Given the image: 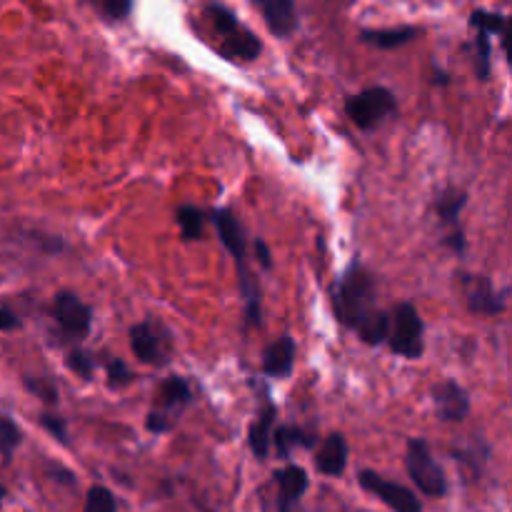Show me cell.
I'll list each match as a JSON object with an SVG mask.
<instances>
[{
    "mask_svg": "<svg viewBox=\"0 0 512 512\" xmlns=\"http://www.w3.org/2000/svg\"><path fill=\"white\" fill-rule=\"evenodd\" d=\"M330 303L338 323L355 330L365 345H383L388 340L390 315L378 308V280L363 263L353 260L330 288Z\"/></svg>",
    "mask_w": 512,
    "mask_h": 512,
    "instance_id": "1",
    "label": "cell"
},
{
    "mask_svg": "<svg viewBox=\"0 0 512 512\" xmlns=\"http://www.w3.org/2000/svg\"><path fill=\"white\" fill-rule=\"evenodd\" d=\"M208 218L213 220L215 230H218L220 243L225 245V250L233 255L235 265H238V285L245 300V318H248V323L260 325V290L255 278L250 275L248 265H245V258H248V235H245L243 223H240L238 215L230 208L210 210Z\"/></svg>",
    "mask_w": 512,
    "mask_h": 512,
    "instance_id": "2",
    "label": "cell"
},
{
    "mask_svg": "<svg viewBox=\"0 0 512 512\" xmlns=\"http://www.w3.org/2000/svg\"><path fill=\"white\" fill-rule=\"evenodd\" d=\"M205 18H208L215 35L220 38L218 53L223 55V58L243 60V63L260 58V53H263L260 38L253 30H248L240 23L238 15H235L228 5H223L220 0H208V3H205Z\"/></svg>",
    "mask_w": 512,
    "mask_h": 512,
    "instance_id": "3",
    "label": "cell"
},
{
    "mask_svg": "<svg viewBox=\"0 0 512 512\" xmlns=\"http://www.w3.org/2000/svg\"><path fill=\"white\" fill-rule=\"evenodd\" d=\"M193 403V388L185 378L178 375H170L160 383L158 388V400L150 408L148 418H145V428L153 435H165L178 425L180 415L185 413V408Z\"/></svg>",
    "mask_w": 512,
    "mask_h": 512,
    "instance_id": "4",
    "label": "cell"
},
{
    "mask_svg": "<svg viewBox=\"0 0 512 512\" xmlns=\"http://www.w3.org/2000/svg\"><path fill=\"white\" fill-rule=\"evenodd\" d=\"M405 470H408L415 488L423 495H428V498H445L448 495V478H445L443 468H440L438 460L430 453L428 440H408V448H405Z\"/></svg>",
    "mask_w": 512,
    "mask_h": 512,
    "instance_id": "5",
    "label": "cell"
},
{
    "mask_svg": "<svg viewBox=\"0 0 512 512\" xmlns=\"http://www.w3.org/2000/svg\"><path fill=\"white\" fill-rule=\"evenodd\" d=\"M398 113V98L385 85L360 90L358 95H350L345 100V115L358 125L360 130H375Z\"/></svg>",
    "mask_w": 512,
    "mask_h": 512,
    "instance_id": "6",
    "label": "cell"
},
{
    "mask_svg": "<svg viewBox=\"0 0 512 512\" xmlns=\"http://www.w3.org/2000/svg\"><path fill=\"white\" fill-rule=\"evenodd\" d=\"M393 355L405 360H418L425 353V325L413 303H400L390 318L388 340Z\"/></svg>",
    "mask_w": 512,
    "mask_h": 512,
    "instance_id": "7",
    "label": "cell"
},
{
    "mask_svg": "<svg viewBox=\"0 0 512 512\" xmlns=\"http://www.w3.org/2000/svg\"><path fill=\"white\" fill-rule=\"evenodd\" d=\"M130 350L135 358L153 368H165L173 358V335L158 320H143L135 323L128 333Z\"/></svg>",
    "mask_w": 512,
    "mask_h": 512,
    "instance_id": "8",
    "label": "cell"
},
{
    "mask_svg": "<svg viewBox=\"0 0 512 512\" xmlns=\"http://www.w3.org/2000/svg\"><path fill=\"white\" fill-rule=\"evenodd\" d=\"M460 288H463L465 305L473 315H485L495 318L508 308V290L495 288L490 275L478 273H460Z\"/></svg>",
    "mask_w": 512,
    "mask_h": 512,
    "instance_id": "9",
    "label": "cell"
},
{
    "mask_svg": "<svg viewBox=\"0 0 512 512\" xmlns=\"http://www.w3.org/2000/svg\"><path fill=\"white\" fill-rule=\"evenodd\" d=\"M358 483L365 493L375 495L383 505H388L393 512H423V503L418 495L405 485L385 480L383 475L373 473V470H360Z\"/></svg>",
    "mask_w": 512,
    "mask_h": 512,
    "instance_id": "10",
    "label": "cell"
},
{
    "mask_svg": "<svg viewBox=\"0 0 512 512\" xmlns=\"http://www.w3.org/2000/svg\"><path fill=\"white\" fill-rule=\"evenodd\" d=\"M50 315L68 338H85L93 325V308L70 290H60L50 305Z\"/></svg>",
    "mask_w": 512,
    "mask_h": 512,
    "instance_id": "11",
    "label": "cell"
},
{
    "mask_svg": "<svg viewBox=\"0 0 512 512\" xmlns=\"http://www.w3.org/2000/svg\"><path fill=\"white\" fill-rule=\"evenodd\" d=\"M258 413L248 428V445L258 460H268L270 455V438H273L275 418H278V408H275L273 398H270L268 388L258 383Z\"/></svg>",
    "mask_w": 512,
    "mask_h": 512,
    "instance_id": "12",
    "label": "cell"
},
{
    "mask_svg": "<svg viewBox=\"0 0 512 512\" xmlns=\"http://www.w3.org/2000/svg\"><path fill=\"white\" fill-rule=\"evenodd\" d=\"M430 400L435 405V415L443 423H463L470 415V395L455 380H443V383L433 385Z\"/></svg>",
    "mask_w": 512,
    "mask_h": 512,
    "instance_id": "13",
    "label": "cell"
},
{
    "mask_svg": "<svg viewBox=\"0 0 512 512\" xmlns=\"http://www.w3.org/2000/svg\"><path fill=\"white\" fill-rule=\"evenodd\" d=\"M258 13L275 38H290L298 30V8L295 0H253Z\"/></svg>",
    "mask_w": 512,
    "mask_h": 512,
    "instance_id": "14",
    "label": "cell"
},
{
    "mask_svg": "<svg viewBox=\"0 0 512 512\" xmlns=\"http://www.w3.org/2000/svg\"><path fill=\"white\" fill-rule=\"evenodd\" d=\"M275 485H278V512H293L310 488V478L300 465H285V468L273 473Z\"/></svg>",
    "mask_w": 512,
    "mask_h": 512,
    "instance_id": "15",
    "label": "cell"
},
{
    "mask_svg": "<svg viewBox=\"0 0 512 512\" xmlns=\"http://www.w3.org/2000/svg\"><path fill=\"white\" fill-rule=\"evenodd\" d=\"M348 455V440L340 433L328 435L318 448V453H315V470L325 475V478H340L345 468H348Z\"/></svg>",
    "mask_w": 512,
    "mask_h": 512,
    "instance_id": "16",
    "label": "cell"
},
{
    "mask_svg": "<svg viewBox=\"0 0 512 512\" xmlns=\"http://www.w3.org/2000/svg\"><path fill=\"white\" fill-rule=\"evenodd\" d=\"M295 350H298V345L290 335H280L278 340H273L263 355L265 378H288L295 368Z\"/></svg>",
    "mask_w": 512,
    "mask_h": 512,
    "instance_id": "17",
    "label": "cell"
},
{
    "mask_svg": "<svg viewBox=\"0 0 512 512\" xmlns=\"http://www.w3.org/2000/svg\"><path fill=\"white\" fill-rule=\"evenodd\" d=\"M315 445H318V435L300 428V425L273 428V438H270V448H275L278 458H290L293 450H313Z\"/></svg>",
    "mask_w": 512,
    "mask_h": 512,
    "instance_id": "18",
    "label": "cell"
},
{
    "mask_svg": "<svg viewBox=\"0 0 512 512\" xmlns=\"http://www.w3.org/2000/svg\"><path fill=\"white\" fill-rule=\"evenodd\" d=\"M418 38V28L413 25H400V28H375V30H363L360 40L378 50H395L408 45L410 40Z\"/></svg>",
    "mask_w": 512,
    "mask_h": 512,
    "instance_id": "19",
    "label": "cell"
},
{
    "mask_svg": "<svg viewBox=\"0 0 512 512\" xmlns=\"http://www.w3.org/2000/svg\"><path fill=\"white\" fill-rule=\"evenodd\" d=\"M465 205H468V193L458 188H448L435 198L433 210L445 228H453V225H458V218Z\"/></svg>",
    "mask_w": 512,
    "mask_h": 512,
    "instance_id": "20",
    "label": "cell"
},
{
    "mask_svg": "<svg viewBox=\"0 0 512 512\" xmlns=\"http://www.w3.org/2000/svg\"><path fill=\"white\" fill-rule=\"evenodd\" d=\"M175 220H178L183 240H200L205 235V220H208V215L200 208H195V205H180L175 210Z\"/></svg>",
    "mask_w": 512,
    "mask_h": 512,
    "instance_id": "21",
    "label": "cell"
},
{
    "mask_svg": "<svg viewBox=\"0 0 512 512\" xmlns=\"http://www.w3.org/2000/svg\"><path fill=\"white\" fill-rule=\"evenodd\" d=\"M20 443H23V430L18 428V423L8 415H0V458H3V463L13 460Z\"/></svg>",
    "mask_w": 512,
    "mask_h": 512,
    "instance_id": "22",
    "label": "cell"
},
{
    "mask_svg": "<svg viewBox=\"0 0 512 512\" xmlns=\"http://www.w3.org/2000/svg\"><path fill=\"white\" fill-rule=\"evenodd\" d=\"M475 73L480 80H490L493 73V35L475 30Z\"/></svg>",
    "mask_w": 512,
    "mask_h": 512,
    "instance_id": "23",
    "label": "cell"
},
{
    "mask_svg": "<svg viewBox=\"0 0 512 512\" xmlns=\"http://www.w3.org/2000/svg\"><path fill=\"white\" fill-rule=\"evenodd\" d=\"M470 25L475 30H483L488 35H498V38H505V30H508V20H505L503 13H495V10H473L470 15Z\"/></svg>",
    "mask_w": 512,
    "mask_h": 512,
    "instance_id": "24",
    "label": "cell"
},
{
    "mask_svg": "<svg viewBox=\"0 0 512 512\" xmlns=\"http://www.w3.org/2000/svg\"><path fill=\"white\" fill-rule=\"evenodd\" d=\"M23 385L30 395L43 400L45 405H58V383L53 378H45V375H25Z\"/></svg>",
    "mask_w": 512,
    "mask_h": 512,
    "instance_id": "25",
    "label": "cell"
},
{
    "mask_svg": "<svg viewBox=\"0 0 512 512\" xmlns=\"http://www.w3.org/2000/svg\"><path fill=\"white\" fill-rule=\"evenodd\" d=\"M110 23H123L133 13V0H85Z\"/></svg>",
    "mask_w": 512,
    "mask_h": 512,
    "instance_id": "26",
    "label": "cell"
},
{
    "mask_svg": "<svg viewBox=\"0 0 512 512\" xmlns=\"http://www.w3.org/2000/svg\"><path fill=\"white\" fill-rule=\"evenodd\" d=\"M65 368H68L70 373L78 375V378L90 380L95 375L98 363H95V358L88 353V350L73 348V350H68V355H65Z\"/></svg>",
    "mask_w": 512,
    "mask_h": 512,
    "instance_id": "27",
    "label": "cell"
},
{
    "mask_svg": "<svg viewBox=\"0 0 512 512\" xmlns=\"http://www.w3.org/2000/svg\"><path fill=\"white\" fill-rule=\"evenodd\" d=\"M83 512H118V500L103 485H93L85 495Z\"/></svg>",
    "mask_w": 512,
    "mask_h": 512,
    "instance_id": "28",
    "label": "cell"
},
{
    "mask_svg": "<svg viewBox=\"0 0 512 512\" xmlns=\"http://www.w3.org/2000/svg\"><path fill=\"white\" fill-rule=\"evenodd\" d=\"M105 373H108V388L110 390H123L128 388L135 380V373L128 368V363L120 358H113L105 363Z\"/></svg>",
    "mask_w": 512,
    "mask_h": 512,
    "instance_id": "29",
    "label": "cell"
},
{
    "mask_svg": "<svg viewBox=\"0 0 512 512\" xmlns=\"http://www.w3.org/2000/svg\"><path fill=\"white\" fill-rule=\"evenodd\" d=\"M40 425H43L45 433L50 435V438L58 440L60 445H70V438H68V423H65L60 415L50 413V410H45L43 415H40Z\"/></svg>",
    "mask_w": 512,
    "mask_h": 512,
    "instance_id": "30",
    "label": "cell"
},
{
    "mask_svg": "<svg viewBox=\"0 0 512 512\" xmlns=\"http://www.w3.org/2000/svg\"><path fill=\"white\" fill-rule=\"evenodd\" d=\"M445 245H448L450 250H453L455 255H465V250H468V238H465L463 228L460 225H453V228H448V235H445Z\"/></svg>",
    "mask_w": 512,
    "mask_h": 512,
    "instance_id": "31",
    "label": "cell"
},
{
    "mask_svg": "<svg viewBox=\"0 0 512 512\" xmlns=\"http://www.w3.org/2000/svg\"><path fill=\"white\" fill-rule=\"evenodd\" d=\"M253 258L258 260L260 268L263 270H273V253H270V245L265 243L263 238H255L253 240Z\"/></svg>",
    "mask_w": 512,
    "mask_h": 512,
    "instance_id": "32",
    "label": "cell"
},
{
    "mask_svg": "<svg viewBox=\"0 0 512 512\" xmlns=\"http://www.w3.org/2000/svg\"><path fill=\"white\" fill-rule=\"evenodd\" d=\"M20 328V318L8 308H0V333H10V330Z\"/></svg>",
    "mask_w": 512,
    "mask_h": 512,
    "instance_id": "33",
    "label": "cell"
},
{
    "mask_svg": "<svg viewBox=\"0 0 512 512\" xmlns=\"http://www.w3.org/2000/svg\"><path fill=\"white\" fill-rule=\"evenodd\" d=\"M50 478L58 480V483H63V485H68V488H73L75 485V475L70 473V470L60 468V465H53V468H50Z\"/></svg>",
    "mask_w": 512,
    "mask_h": 512,
    "instance_id": "34",
    "label": "cell"
},
{
    "mask_svg": "<svg viewBox=\"0 0 512 512\" xmlns=\"http://www.w3.org/2000/svg\"><path fill=\"white\" fill-rule=\"evenodd\" d=\"M435 83L438 85H450V75L445 73V70H435Z\"/></svg>",
    "mask_w": 512,
    "mask_h": 512,
    "instance_id": "35",
    "label": "cell"
},
{
    "mask_svg": "<svg viewBox=\"0 0 512 512\" xmlns=\"http://www.w3.org/2000/svg\"><path fill=\"white\" fill-rule=\"evenodd\" d=\"M5 495H8V493H5V488H3V485H0V500H3Z\"/></svg>",
    "mask_w": 512,
    "mask_h": 512,
    "instance_id": "36",
    "label": "cell"
}]
</instances>
